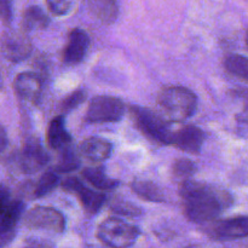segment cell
I'll list each match as a JSON object with an SVG mask.
<instances>
[{
  "instance_id": "1",
  "label": "cell",
  "mask_w": 248,
  "mask_h": 248,
  "mask_svg": "<svg viewBox=\"0 0 248 248\" xmlns=\"http://www.w3.org/2000/svg\"><path fill=\"white\" fill-rule=\"evenodd\" d=\"M181 198L186 217L198 224L213 222L232 203V196L227 191L191 179L182 183Z\"/></svg>"
},
{
  "instance_id": "2",
  "label": "cell",
  "mask_w": 248,
  "mask_h": 248,
  "mask_svg": "<svg viewBox=\"0 0 248 248\" xmlns=\"http://www.w3.org/2000/svg\"><path fill=\"white\" fill-rule=\"evenodd\" d=\"M157 106L165 119L181 123L195 114L198 97L184 86H167L157 94Z\"/></svg>"
},
{
  "instance_id": "3",
  "label": "cell",
  "mask_w": 248,
  "mask_h": 248,
  "mask_svg": "<svg viewBox=\"0 0 248 248\" xmlns=\"http://www.w3.org/2000/svg\"><path fill=\"white\" fill-rule=\"evenodd\" d=\"M140 235V232L137 227L115 217L107 218L97 229L99 241L110 248L131 247Z\"/></svg>"
},
{
  "instance_id": "4",
  "label": "cell",
  "mask_w": 248,
  "mask_h": 248,
  "mask_svg": "<svg viewBox=\"0 0 248 248\" xmlns=\"http://www.w3.org/2000/svg\"><path fill=\"white\" fill-rule=\"evenodd\" d=\"M131 113L135 119L136 125L143 135L160 144H172L174 131L170 127L164 116L144 107L138 106L132 107Z\"/></svg>"
},
{
  "instance_id": "5",
  "label": "cell",
  "mask_w": 248,
  "mask_h": 248,
  "mask_svg": "<svg viewBox=\"0 0 248 248\" xmlns=\"http://www.w3.org/2000/svg\"><path fill=\"white\" fill-rule=\"evenodd\" d=\"M125 115V104L111 96H97L91 99L86 111V121L106 124L120 121Z\"/></svg>"
},
{
  "instance_id": "6",
  "label": "cell",
  "mask_w": 248,
  "mask_h": 248,
  "mask_svg": "<svg viewBox=\"0 0 248 248\" xmlns=\"http://www.w3.org/2000/svg\"><path fill=\"white\" fill-rule=\"evenodd\" d=\"M24 225L29 229L46 230L61 234L65 229V218L58 210L46 206H36L24 217Z\"/></svg>"
},
{
  "instance_id": "7",
  "label": "cell",
  "mask_w": 248,
  "mask_h": 248,
  "mask_svg": "<svg viewBox=\"0 0 248 248\" xmlns=\"http://www.w3.org/2000/svg\"><path fill=\"white\" fill-rule=\"evenodd\" d=\"M62 188L68 193H72L78 198V200L81 203L85 212L90 215H96L106 202V196L101 191L90 189L89 186H85L80 179L75 177H70L63 181Z\"/></svg>"
},
{
  "instance_id": "8",
  "label": "cell",
  "mask_w": 248,
  "mask_h": 248,
  "mask_svg": "<svg viewBox=\"0 0 248 248\" xmlns=\"http://www.w3.org/2000/svg\"><path fill=\"white\" fill-rule=\"evenodd\" d=\"M1 52L10 62H22L33 51L31 39L24 31H6L1 38Z\"/></svg>"
},
{
  "instance_id": "9",
  "label": "cell",
  "mask_w": 248,
  "mask_h": 248,
  "mask_svg": "<svg viewBox=\"0 0 248 248\" xmlns=\"http://www.w3.org/2000/svg\"><path fill=\"white\" fill-rule=\"evenodd\" d=\"M48 155L45 148L36 138H29L24 143L19 154V167L24 173L33 174L41 171L47 165Z\"/></svg>"
},
{
  "instance_id": "10",
  "label": "cell",
  "mask_w": 248,
  "mask_h": 248,
  "mask_svg": "<svg viewBox=\"0 0 248 248\" xmlns=\"http://www.w3.org/2000/svg\"><path fill=\"white\" fill-rule=\"evenodd\" d=\"M208 235L215 240H235L248 237V216L228 218L212 224Z\"/></svg>"
},
{
  "instance_id": "11",
  "label": "cell",
  "mask_w": 248,
  "mask_h": 248,
  "mask_svg": "<svg viewBox=\"0 0 248 248\" xmlns=\"http://www.w3.org/2000/svg\"><path fill=\"white\" fill-rule=\"evenodd\" d=\"M205 132L194 125H186L173 132L172 145L186 153L198 154L205 142Z\"/></svg>"
},
{
  "instance_id": "12",
  "label": "cell",
  "mask_w": 248,
  "mask_h": 248,
  "mask_svg": "<svg viewBox=\"0 0 248 248\" xmlns=\"http://www.w3.org/2000/svg\"><path fill=\"white\" fill-rule=\"evenodd\" d=\"M90 46V38L81 29H73L68 35L67 45L63 52V61L67 64H78L84 60Z\"/></svg>"
},
{
  "instance_id": "13",
  "label": "cell",
  "mask_w": 248,
  "mask_h": 248,
  "mask_svg": "<svg viewBox=\"0 0 248 248\" xmlns=\"http://www.w3.org/2000/svg\"><path fill=\"white\" fill-rule=\"evenodd\" d=\"M16 93L29 102H38L43 92V81L35 73H21L14 82Z\"/></svg>"
},
{
  "instance_id": "14",
  "label": "cell",
  "mask_w": 248,
  "mask_h": 248,
  "mask_svg": "<svg viewBox=\"0 0 248 248\" xmlns=\"http://www.w3.org/2000/svg\"><path fill=\"white\" fill-rule=\"evenodd\" d=\"M113 152L109 140L99 137H90L82 140L79 147V154L91 162H101L108 159Z\"/></svg>"
},
{
  "instance_id": "15",
  "label": "cell",
  "mask_w": 248,
  "mask_h": 248,
  "mask_svg": "<svg viewBox=\"0 0 248 248\" xmlns=\"http://www.w3.org/2000/svg\"><path fill=\"white\" fill-rule=\"evenodd\" d=\"M90 14L102 24H113L119 16V6L116 0H85Z\"/></svg>"
},
{
  "instance_id": "16",
  "label": "cell",
  "mask_w": 248,
  "mask_h": 248,
  "mask_svg": "<svg viewBox=\"0 0 248 248\" xmlns=\"http://www.w3.org/2000/svg\"><path fill=\"white\" fill-rule=\"evenodd\" d=\"M47 143L52 149L58 152L72 145V137L65 128V121L62 115L56 116L48 125Z\"/></svg>"
},
{
  "instance_id": "17",
  "label": "cell",
  "mask_w": 248,
  "mask_h": 248,
  "mask_svg": "<svg viewBox=\"0 0 248 248\" xmlns=\"http://www.w3.org/2000/svg\"><path fill=\"white\" fill-rule=\"evenodd\" d=\"M82 177L99 191H109L119 186V181L110 178L102 167H87L82 171Z\"/></svg>"
},
{
  "instance_id": "18",
  "label": "cell",
  "mask_w": 248,
  "mask_h": 248,
  "mask_svg": "<svg viewBox=\"0 0 248 248\" xmlns=\"http://www.w3.org/2000/svg\"><path fill=\"white\" fill-rule=\"evenodd\" d=\"M131 188L137 196L149 202H164L165 195L161 189L152 181L135 179L131 183Z\"/></svg>"
},
{
  "instance_id": "19",
  "label": "cell",
  "mask_w": 248,
  "mask_h": 248,
  "mask_svg": "<svg viewBox=\"0 0 248 248\" xmlns=\"http://www.w3.org/2000/svg\"><path fill=\"white\" fill-rule=\"evenodd\" d=\"M48 23H50L48 16L38 6L28 7L22 17V28L24 31L45 29Z\"/></svg>"
},
{
  "instance_id": "20",
  "label": "cell",
  "mask_w": 248,
  "mask_h": 248,
  "mask_svg": "<svg viewBox=\"0 0 248 248\" xmlns=\"http://www.w3.org/2000/svg\"><path fill=\"white\" fill-rule=\"evenodd\" d=\"M80 160L79 155L73 148V144L64 149L60 150V160L57 166L55 167L58 173H68V172L75 171L79 167Z\"/></svg>"
},
{
  "instance_id": "21",
  "label": "cell",
  "mask_w": 248,
  "mask_h": 248,
  "mask_svg": "<svg viewBox=\"0 0 248 248\" xmlns=\"http://www.w3.org/2000/svg\"><path fill=\"white\" fill-rule=\"evenodd\" d=\"M224 67L230 74L248 81V58L240 55H230L224 60Z\"/></svg>"
},
{
  "instance_id": "22",
  "label": "cell",
  "mask_w": 248,
  "mask_h": 248,
  "mask_svg": "<svg viewBox=\"0 0 248 248\" xmlns=\"http://www.w3.org/2000/svg\"><path fill=\"white\" fill-rule=\"evenodd\" d=\"M60 183V176L58 172L53 170H48L39 179L38 184L35 186V196L36 198H43L50 194Z\"/></svg>"
},
{
  "instance_id": "23",
  "label": "cell",
  "mask_w": 248,
  "mask_h": 248,
  "mask_svg": "<svg viewBox=\"0 0 248 248\" xmlns=\"http://www.w3.org/2000/svg\"><path fill=\"white\" fill-rule=\"evenodd\" d=\"M110 210L116 215L126 216V217H137L142 213V210L135 203H131L130 201L119 198L113 199V201L110 202Z\"/></svg>"
},
{
  "instance_id": "24",
  "label": "cell",
  "mask_w": 248,
  "mask_h": 248,
  "mask_svg": "<svg viewBox=\"0 0 248 248\" xmlns=\"http://www.w3.org/2000/svg\"><path fill=\"white\" fill-rule=\"evenodd\" d=\"M173 174L177 178L182 181H186L193 177V174L196 172V165L189 159H177L174 161L173 167H172Z\"/></svg>"
},
{
  "instance_id": "25",
  "label": "cell",
  "mask_w": 248,
  "mask_h": 248,
  "mask_svg": "<svg viewBox=\"0 0 248 248\" xmlns=\"http://www.w3.org/2000/svg\"><path fill=\"white\" fill-rule=\"evenodd\" d=\"M50 11L56 16H64L74 6L75 0H46Z\"/></svg>"
},
{
  "instance_id": "26",
  "label": "cell",
  "mask_w": 248,
  "mask_h": 248,
  "mask_svg": "<svg viewBox=\"0 0 248 248\" xmlns=\"http://www.w3.org/2000/svg\"><path fill=\"white\" fill-rule=\"evenodd\" d=\"M85 98H86V93L84 91H81V90L74 91L62 102V106H61L62 111L65 113V111H70L73 109L78 108L85 101Z\"/></svg>"
},
{
  "instance_id": "27",
  "label": "cell",
  "mask_w": 248,
  "mask_h": 248,
  "mask_svg": "<svg viewBox=\"0 0 248 248\" xmlns=\"http://www.w3.org/2000/svg\"><path fill=\"white\" fill-rule=\"evenodd\" d=\"M0 19L5 24L11 23L12 5L11 0H0Z\"/></svg>"
},
{
  "instance_id": "28",
  "label": "cell",
  "mask_w": 248,
  "mask_h": 248,
  "mask_svg": "<svg viewBox=\"0 0 248 248\" xmlns=\"http://www.w3.org/2000/svg\"><path fill=\"white\" fill-rule=\"evenodd\" d=\"M22 248H55L52 242L44 239H29Z\"/></svg>"
},
{
  "instance_id": "29",
  "label": "cell",
  "mask_w": 248,
  "mask_h": 248,
  "mask_svg": "<svg viewBox=\"0 0 248 248\" xmlns=\"http://www.w3.org/2000/svg\"><path fill=\"white\" fill-rule=\"evenodd\" d=\"M12 200L11 193H10L9 188L5 186H0V210L4 208L5 206L9 205Z\"/></svg>"
},
{
  "instance_id": "30",
  "label": "cell",
  "mask_w": 248,
  "mask_h": 248,
  "mask_svg": "<svg viewBox=\"0 0 248 248\" xmlns=\"http://www.w3.org/2000/svg\"><path fill=\"white\" fill-rule=\"evenodd\" d=\"M7 147V135L5 132L4 127L0 125V154L6 149Z\"/></svg>"
},
{
  "instance_id": "31",
  "label": "cell",
  "mask_w": 248,
  "mask_h": 248,
  "mask_svg": "<svg viewBox=\"0 0 248 248\" xmlns=\"http://www.w3.org/2000/svg\"><path fill=\"white\" fill-rule=\"evenodd\" d=\"M245 119L248 120V93L245 96Z\"/></svg>"
},
{
  "instance_id": "32",
  "label": "cell",
  "mask_w": 248,
  "mask_h": 248,
  "mask_svg": "<svg viewBox=\"0 0 248 248\" xmlns=\"http://www.w3.org/2000/svg\"><path fill=\"white\" fill-rule=\"evenodd\" d=\"M85 248H99V247H97V246H87V247H85Z\"/></svg>"
},
{
  "instance_id": "33",
  "label": "cell",
  "mask_w": 248,
  "mask_h": 248,
  "mask_svg": "<svg viewBox=\"0 0 248 248\" xmlns=\"http://www.w3.org/2000/svg\"><path fill=\"white\" fill-rule=\"evenodd\" d=\"M246 44H247V47H248V31H247V36H246Z\"/></svg>"
},
{
  "instance_id": "34",
  "label": "cell",
  "mask_w": 248,
  "mask_h": 248,
  "mask_svg": "<svg viewBox=\"0 0 248 248\" xmlns=\"http://www.w3.org/2000/svg\"><path fill=\"white\" fill-rule=\"evenodd\" d=\"M0 84H1V77H0Z\"/></svg>"
}]
</instances>
